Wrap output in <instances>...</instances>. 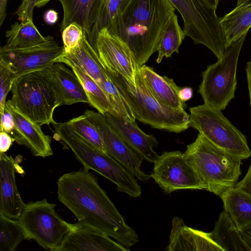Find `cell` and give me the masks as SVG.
Returning a JSON list of instances; mask_svg holds the SVG:
<instances>
[{"label": "cell", "instance_id": "18", "mask_svg": "<svg viewBox=\"0 0 251 251\" xmlns=\"http://www.w3.org/2000/svg\"><path fill=\"white\" fill-rule=\"evenodd\" d=\"M107 121L124 141L144 160L154 163L158 155L153 147L158 142L152 135H149L138 127L136 122L109 113L104 114Z\"/></svg>", "mask_w": 251, "mask_h": 251}, {"label": "cell", "instance_id": "3", "mask_svg": "<svg viewBox=\"0 0 251 251\" xmlns=\"http://www.w3.org/2000/svg\"><path fill=\"white\" fill-rule=\"evenodd\" d=\"M105 72L128 103L136 120L152 128L175 133L184 131L189 127V115L157 100L138 71L135 85L119 74Z\"/></svg>", "mask_w": 251, "mask_h": 251}, {"label": "cell", "instance_id": "28", "mask_svg": "<svg viewBox=\"0 0 251 251\" xmlns=\"http://www.w3.org/2000/svg\"><path fill=\"white\" fill-rule=\"evenodd\" d=\"M6 44L3 49H23L40 44L46 41L34 24L32 19L16 22L5 33Z\"/></svg>", "mask_w": 251, "mask_h": 251}, {"label": "cell", "instance_id": "29", "mask_svg": "<svg viewBox=\"0 0 251 251\" xmlns=\"http://www.w3.org/2000/svg\"><path fill=\"white\" fill-rule=\"evenodd\" d=\"M66 65L72 69L82 84L91 106L103 115L109 113L118 116L105 92L91 77L75 65Z\"/></svg>", "mask_w": 251, "mask_h": 251}, {"label": "cell", "instance_id": "35", "mask_svg": "<svg viewBox=\"0 0 251 251\" xmlns=\"http://www.w3.org/2000/svg\"><path fill=\"white\" fill-rule=\"evenodd\" d=\"M84 32L83 28L76 23L70 24L62 31L64 52H69L78 44Z\"/></svg>", "mask_w": 251, "mask_h": 251}, {"label": "cell", "instance_id": "27", "mask_svg": "<svg viewBox=\"0 0 251 251\" xmlns=\"http://www.w3.org/2000/svg\"><path fill=\"white\" fill-rule=\"evenodd\" d=\"M220 197L225 210L239 228L251 224V195L233 187Z\"/></svg>", "mask_w": 251, "mask_h": 251}, {"label": "cell", "instance_id": "38", "mask_svg": "<svg viewBox=\"0 0 251 251\" xmlns=\"http://www.w3.org/2000/svg\"><path fill=\"white\" fill-rule=\"evenodd\" d=\"M234 187L240 188L251 195V164L244 177Z\"/></svg>", "mask_w": 251, "mask_h": 251}, {"label": "cell", "instance_id": "10", "mask_svg": "<svg viewBox=\"0 0 251 251\" xmlns=\"http://www.w3.org/2000/svg\"><path fill=\"white\" fill-rule=\"evenodd\" d=\"M181 16L183 31L195 44L208 48L218 58L226 50L220 18L204 0H170Z\"/></svg>", "mask_w": 251, "mask_h": 251}, {"label": "cell", "instance_id": "36", "mask_svg": "<svg viewBox=\"0 0 251 251\" xmlns=\"http://www.w3.org/2000/svg\"><path fill=\"white\" fill-rule=\"evenodd\" d=\"M37 0H23L16 14L20 21L32 19L33 11Z\"/></svg>", "mask_w": 251, "mask_h": 251}, {"label": "cell", "instance_id": "13", "mask_svg": "<svg viewBox=\"0 0 251 251\" xmlns=\"http://www.w3.org/2000/svg\"><path fill=\"white\" fill-rule=\"evenodd\" d=\"M93 48L105 71L119 74L135 85L139 67L130 49L121 38L103 28L98 34Z\"/></svg>", "mask_w": 251, "mask_h": 251}, {"label": "cell", "instance_id": "44", "mask_svg": "<svg viewBox=\"0 0 251 251\" xmlns=\"http://www.w3.org/2000/svg\"><path fill=\"white\" fill-rule=\"evenodd\" d=\"M207 4L211 8L216 10L220 0H204Z\"/></svg>", "mask_w": 251, "mask_h": 251}, {"label": "cell", "instance_id": "19", "mask_svg": "<svg viewBox=\"0 0 251 251\" xmlns=\"http://www.w3.org/2000/svg\"><path fill=\"white\" fill-rule=\"evenodd\" d=\"M168 251H223L212 239L210 233L186 226L182 219L174 217Z\"/></svg>", "mask_w": 251, "mask_h": 251}, {"label": "cell", "instance_id": "20", "mask_svg": "<svg viewBox=\"0 0 251 251\" xmlns=\"http://www.w3.org/2000/svg\"><path fill=\"white\" fill-rule=\"evenodd\" d=\"M56 62L75 65L91 77L102 89L107 75L85 32L78 44L69 52H64Z\"/></svg>", "mask_w": 251, "mask_h": 251}, {"label": "cell", "instance_id": "11", "mask_svg": "<svg viewBox=\"0 0 251 251\" xmlns=\"http://www.w3.org/2000/svg\"><path fill=\"white\" fill-rule=\"evenodd\" d=\"M153 163L151 177L165 193L204 189L196 172L180 151L163 152Z\"/></svg>", "mask_w": 251, "mask_h": 251}, {"label": "cell", "instance_id": "9", "mask_svg": "<svg viewBox=\"0 0 251 251\" xmlns=\"http://www.w3.org/2000/svg\"><path fill=\"white\" fill-rule=\"evenodd\" d=\"M55 204L46 199L25 204L17 219L26 239H32L39 245L51 251H58L72 224L64 220L55 211Z\"/></svg>", "mask_w": 251, "mask_h": 251}, {"label": "cell", "instance_id": "22", "mask_svg": "<svg viewBox=\"0 0 251 251\" xmlns=\"http://www.w3.org/2000/svg\"><path fill=\"white\" fill-rule=\"evenodd\" d=\"M62 63L56 62L51 66L60 105L77 102L88 103L85 90L76 75Z\"/></svg>", "mask_w": 251, "mask_h": 251}, {"label": "cell", "instance_id": "1", "mask_svg": "<svg viewBox=\"0 0 251 251\" xmlns=\"http://www.w3.org/2000/svg\"><path fill=\"white\" fill-rule=\"evenodd\" d=\"M57 196L78 221L100 230L128 251L139 242L136 231L126 224L89 170L83 167L60 176Z\"/></svg>", "mask_w": 251, "mask_h": 251}, {"label": "cell", "instance_id": "16", "mask_svg": "<svg viewBox=\"0 0 251 251\" xmlns=\"http://www.w3.org/2000/svg\"><path fill=\"white\" fill-rule=\"evenodd\" d=\"M5 105L14 118L15 127L11 133L14 140L28 148L35 156L45 158L53 154L51 137L42 131L41 126L18 110L9 100Z\"/></svg>", "mask_w": 251, "mask_h": 251}, {"label": "cell", "instance_id": "30", "mask_svg": "<svg viewBox=\"0 0 251 251\" xmlns=\"http://www.w3.org/2000/svg\"><path fill=\"white\" fill-rule=\"evenodd\" d=\"M185 36L178 24L177 16L175 13L169 22L158 46L156 62L160 63L164 57H170L174 52L178 53Z\"/></svg>", "mask_w": 251, "mask_h": 251}, {"label": "cell", "instance_id": "31", "mask_svg": "<svg viewBox=\"0 0 251 251\" xmlns=\"http://www.w3.org/2000/svg\"><path fill=\"white\" fill-rule=\"evenodd\" d=\"M25 239L26 236L19 221L0 214V251H13Z\"/></svg>", "mask_w": 251, "mask_h": 251}, {"label": "cell", "instance_id": "23", "mask_svg": "<svg viewBox=\"0 0 251 251\" xmlns=\"http://www.w3.org/2000/svg\"><path fill=\"white\" fill-rule=\"evenodd\" d=\"M210 233L212 239L223 251H250L240 228L225 210L220 213Z\"/></svg>", "mask_w": 251, "mask_h": 251}, {"label": "cell", "instance_id": "33", "mask_svg": "<svg viewBox=\"0 0 251 251\" xmlns=\"http://www.w3.org/2000/svg\"><path fill=\"white\" fill-rule=\"evenodd\" d=\"M102 89L107 95L118 116L128 121L136 122V118L130 106L108 75Z\"/></svg>", "mask_w": 251, "mask_h": 251}, {"label": "cell", "instance_id": "47", "mask_svg": "<svg viewBox=\"0 0 251 251\" xmlns=\"http://www.w3.org/2000/svg\"><path fill=\"white\" fill-rule=\"evenodd\" d=\"M95 1L96 0H94Z\"/></svg>", "mask_w": 251, "mask_h": 251}, {"label": "cell", "instance_id": "41", "mask_svg": "<svg viewBox=\"0 0 251 251\" xmlns=\"http://www.w3.org/2000/svg\"><path fill=\"white\" fill-rule=\"evenodd\" d=\"M58 13L55 10L50 9L46 12L44 14L45 22L50 25L55 24L58 20Z\"/></svg>", "mask_w": 251, "mask_h": 251}, {"label": "cell", "instance_id": "37", "mask_svg": "<svg viewBox=\"0 0 251 251\" xmlns=\"http://www.w3.org/2000/svg\"><path fill=\"white\" fill-rule=\"evenodd\" d=\"M0 116V131L11 134L15 127V122L12 113L5 105Z\"/></svg>", "mask_w": 251, "mask_h": 251}, {"label": "cell", "instance_id": "2", "mask_svg": "<svg viewBox=\"0 0 251 251\" xmlns=\"http://www.w3.org/2000/svg\"><path fill=\"white\" fill-rule=\"evenodd\" d=\"M175 10L170 0H132L109 31L127 44L140 67L157 51Z\"/></svg>", "mask_w": 251, "mask_h": 251}, {"label": "cell", "instance_id": "7", "mask_svg": "<svg viewBox=\"0 0 251 251\" xmlns=\"http://www.w3.org/2000/svg\"><path fill=\"white\" fill-rule=\"evenodd\" d=\"M247 34L226 48L218 61L202 72L199 92L204 104L222 111L234 98L237 63Z\"/></svg>", "mask_w": 251, "mask_h": 251}, {"label": "cell", "instance_id": "34", "mask_svg": "<svg viewBox=\"0 0 251 251\" xmlns=\"http://www.w3.org/2000/svg\"><path fill=\"white\" fill-rule=\"evenodd\" d=\"M15 79L14 74L9 66L0 59V114H2L5 105L6 98L11 90Z\"/></svg>", "mask_w": 251, "mask_h": 251}, {"label": "cell", "instance_id": "8", "mask_svg": "<svg viewBox=\"0 0 251 251\" xmlns=\"http://www.w3.org/2000/svg\"><path fill=\"white\" fill-rule=\"evenodd\" d=\"M189 110V126L197 129L210 143L242 160L251 155L246 137L221 110L204 103Z\"/></svg>", "mask_w": 251, "mask_h": 251}, {"label": "cell", "instance_id": "25", "mask_svg": "<svg viewBox=\"0 0 251 251\" xmlns=\"http://www.w3.org/2000/svg\"><path fill=\"white\" fill-rule=\"evenodd\" d=\"M62 6L63 18L60 30L62 31L68 25L76 23L83 29L87 38L91 31L95 20L94 0H58Z\"/></svg>", "mask_w": 251, "mask_h": 251}, {"label": "cell", "instance_id": "5", "mask_svg": "<svg viewBox=\"0 0 251 251\" xmlns=\"http://www.w3.org/2000/svg\"><path fill=\"white\" fill-rule=\"evenodd\" d=\"M53 126V138L71 149L84 169L102 175L115 184L119 192L125 193L130 198L140 195L142 190L135 176L123 164L84 140L67 122H55Z\"/></svg>", "mask_w": 251, "mask_h": 251}, {"label": "cell", "instance_id": "6", "mask_svg": "<svg viewBox=\"0 0 251 251\" xmlns=\"http://www.w3.org/2000/svg\"><path fill=\"white\" fill-rule=\"evenodd\" d=\"M10 101L18 110L40 126L53 124L55 109L60 106L50 67L16 77Z\"/></svg>", "mask_w": 251, "mask_h": 251}, {"label": "cell", "instance_id": "40", "mask_svg": "<svg viewBox=\"0 0 251 251\" xmlns=\"http://www.w3.org/2000/svg\"><path fill=\"white\" fill-rule=\"evenodd\" d=\"M243 239L251 251V224L240 228Z\"/></svg>", "mask_w": 251, "mask_h": 251}, {"label": "cell", "instance_id": "14", "mask_svg": "<svg viewBox=\"0 0 251 251\" xmlns=\"http://www.w3.org/2000/svg\"><path fill=\"white\" fill-rule=\"evenodd\" d=\"M84 114L97 127L107 154L123 164L138 179L145 182L151 177V175L141 169L144 158L124 141L104 115L90 110H86Z\"/></svg>", "mask_w": 251, "mask_h": 251}, {"label": "cell", "instance_id": "46", "mask_svg": "<svg viewBox=\"0 0 251 251\" xmlns=\"http://www.w3.org/2000/svg\"><path fill=\"white\" fill-rule=\"evenodd\" d=\"M250 1H251V0H237V5L236 6L245 3Z\"/></svg>", "mask_w": 251, "mask_h": 251}, {"label": "cell", "instance_id": "24", "mask_svg": "<svg viewBox=\"0 0 251 251\" xmlns=\"http://www.w3.org/2000/svg\"><path fill=\"white\" fill-rule=\"evenodd\" d=\"M132 0H96L95 4V20L87 39L94 47L98 34L103 28L109 31L117 19L127 8Z\"/></svg>", "mask_w": 251, "mask_h": 251}, {"label": "cell", "instance_id": "21", "mask_svg": "<svg viewBox=\"0 0 251 251\" xmlns=\"http://www.w3.org/2000/svg\"><path fill=\"white\" fill-rule=\"evenodd\" d=\"M138 73L157 100L172 108L184 110V102L179 97L180 88L172 78L161 76L145 64L139 67Z\"/></svg>", "mask_w": 251, "mask_h": 251}, {"label": "cell", "instance_id": "45", "mask_svg": "<svg viewBox=\"0 0 251 251\" xmlns=\"http://www.w3.org/2000/svg\"><path fill=\"white\" fill-rule=\"evenodd\" d=\"M51 0H37L35 6L37 7H41L45 6Z\"/></svg>", "mask_w": 251, "mask_h": 251}, {"label": "cell", "instance_id": "15", "mask_svg": "<svg viewBox=\"0 0 251 251\" xmlns=\"http://www.w3.org/2000/svg\"><path fill=\"white\" fill-rule=\"evenodd\" d=\"M128 251L100 230L78 221L72 224L58 251Z\"/></svg>", "mask_w": 251, "mask_h": 251}, {"label": "cell", "instance_id": "12", "mask_svg": "<svg viewBox=\"0 0 251 251\" xmlns=\"http://www.w3.org/2000/svg\"><path fill=\"white\" fill-rule=\"evenodd\" d=\"M64 52V47L48 35L45 41L30 47L9 50L1 47L0 59L9 66L15 79L23 75L50 67Z\"/></svg>", "mask_w": 251, "mask_h": 251}, {"label": "cell", "instance_id": "42", "mask_svg": "<svg viewBox=\"0 0 251 251\" xmlns=\"http://www.w3.org/2000/svg\"><path fill=\"white\" fill-rule=\"evenodd\" d=\"M192 95L193 91L191 88L190 87L180 88L179 92V98L183 102L190 100Z\"/></svg>", "mask_w": 251, "mask_h": 251}, {"label": "cell", "instance_id": "39", "mask_svg": "<svg viewBox=\"0 0 251 251\" xmlns=\"http://www.w3.org/2000/svg\"><path fill=\"white\" fill-rule=\"evenodd\" d=\"M13 139L8 133L5 131L0 132V151L5 152L12 144Z\"/></svg>", "mask_w": 251, "mask_h": 251}, {"label": "cell", "instance_id": "17", "mask_svg": "<svg viewBox=\"0 0 251 251\" xmlns=\"http://www.w3.org/2000/svg\"><path fill=\"white\" fill-rule=\"evenodd\" d=\"M11 156L0 153V214L18 219L25 204L18 190L15 173L22 170Z\"/></svg>", "mask_w": 251, "mask_h": 251}, {"label": "cell", "instance_id": "43", "mask_svg": "<svg viewBox=\"0 0 251 251\" xmlns=\"http://www.w3.org/2000/svg\"><path fill=\"white\" fill-rule=\"evenodd\" d=\"M246 71L249 93L250 104L251 110V60L247 63Z\"/></svg>", "mask_w": 251, "mask_h": 251}, {"label": "cell", "instance_id": "4", "mask_svg": "<svg viewBox=\"0 0 251 251\" xmlns=\"http://www.w3.org/2000/svg\"><path fill=\"white\" fill-rule=\"evenodd\" d=\"M183 154L202 182L204 190L220 197L234 187L241 175L242 159L216 147L200 133Z\"/></svg>", "mask_w": 251, "mask_h": 251}, {"label": "cell", "instance_id": "26", "mask_svg": "<svg viewBox=\"0 0 251 251\" xmlns=\"http://www.w3.org/2000/svg\"><path fill=\"white\" fill-rule=\"evenodd\" d=\"M226 49L231 46L251 27V1L236 6L220 18Z\"/></svg>", "mask_w": 251, "mask_h": 251}, {"label": "cell", "instance_id": "32", "mask_svg": "<svg viewBox=\"0 0 251 251\" xmlns=\"http://www.w3.org/2000/svg\"><path fill=\"white\" fill-rule=\"evenodd\" d=\"M80 136L89 143L106 152L102 140L95 125L84 114L67 122Z\"/></svg>", "mask_w": 251, "mask_h": 251}]
</instances>
